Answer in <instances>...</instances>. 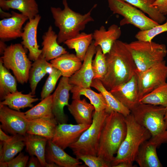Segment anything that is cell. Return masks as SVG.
Returning <instances> with one entry per match:
<instances>
[{"mask_svg": "<svg viewBox=\"0 0 167 167\" xmlns=\"http://www.w3.org/2000/svg\"><path fill=\"white\" fill-rule=\"evenodd\" d=\"M127 44L118 40L105 55L107 70L100 80L109 91L128 81L136 73V66Z\"/></svg>", "mask_w": 167, "mask_h": 167, "instance_id": "1", "label": "cell"}, {"mask_svg": "<svg viewBox=\"0 0 167 167\" xmlns=\"http://www.w3.org/2000/svg\"><path fill=\"white\" fill-rule=\"evenodd\" d=\"M126 132L125 117L117 112H109L101 131L97 156L111 164Z\"/></svg>", "mask_w": 167, "mask_h": 167, "instance_id": "2", "label": "cell"}, {"mask_svg": "<svg viewBox=\"0 0 167 167\" xmlns=\"http://www.w3.org/2000/svg\"><path fill=\"white\" fill-rule=\"evenodd\" d=\"M63 9L51 7L50 11L54 20V24L59 29L57 41L59 44L72 38L84 30L87 24L94 21L91 13L97 4H95L87 13L82 15L72 10L67 0H63Z\"/></svg>", "mask_w": 167, "mask_h": 167, "instance_id": "3", "label": "cell"}, {"mask_svg": "<svg viewBox=\"0 0 167 167\" xmlns=\"http://www.w3.org/2000/svg\"><path fill=\"white\" fill-rule=\"evenodd\" d=\"M125 120L126 136L111 163V167H115L122 162L133 164L141 145L152 136L150 132L136 121L131 113L125 117Z\"/></svg>", "mask_w": 167, "mask_h": 167, "instance_id": "4", "label": "cell"}, {"mask_svg": "<svg viewBox=\"0 0 167 167\" xmlns=\"http://www.w3.org/2000/svg\"><path fill=\"white\" fill-rule=\"evenodd\" d=\"M127 45L138 72L143 71L164 61L167 54L165 44L152 41L137 40L128 43Z\"/></svg>", "mask_w": 167, "mask_h": 167, "instance_id": "5", "label": "cell"}, {"mask_svg": "<svg viewBox=\"0 0 167 167\" xmlns=\"http://www.w3.org/2000/svg\"><path fill=\"white\" fill-rule=\"evenodd\" d=\"M109 113L106 109L99 112L94 110L90 126L81 134L77 141L69 147L76 156H97L101 131Z\"/></svg>", "mask_w": 167, "mask_h": 167, "instance_id": "6", "label": "cell"}, {"mask_svg": "<svg viewBox=\"0 0 167 167\" xmlns=\"http://www.w3.org/2000/svg\"><path fill=\"white\" fill-rule=\"evenodd\" d=\"M165 107L139 102L131 111L136 121L147 129L152 136L167 137Z\"/></svg>", "mask_w": 167, "mask_h": 167, "instance_id": "7", "label": "cell"}, {"mask_svg": "<svg viewBox=\"0 0 167 167\" xmlns=\"http://www.w3.org/2000/svg\"><path fill=\"white\" fill-rule=\"evenodd\" d=\"M26 49L21 44H11L7 47L0 57L5 67L12 71L17 80L22 84L28 81L32 65L26 55Z\"/></svg>", "mask_w": 167, "mask_h": 167, "instance_id": "8", "label": "cell"}, {"mask_svg": "<svg viewBox=\"0 0 167 167\" xmlns=\"http://www.w3.org/2000/svg\"><path fill=\"white\" fill-rule=\"evenodd\" d=\"M108 7L113 14L123 17L120 25L131 24L140 30H147L160 24L142 11L123 0H107Z\"/></svg>", "mask_w": 167, "mask_h": 167, "instance_id": "9", "label": "cell"}, {"mask_svg": "<svg viewBox=\"0 0 167 167\" xmlns=\"http://www.w3.org/2000/svg\"><path fill=\"white\" fill-rule=\"evenodd\" d=\"M139 101L160 85L166 82L167 66L164 61L145 71H136Z\"/></svg>", "mask_w": 167, "mask_h": 167, "instance_id": "10", "label": "cell"}, {"mask_svg": "<svg viewBox=\"0 0 167 167\" xmlns=\"http://www.w3.org/2000/svg\"><path fill=\"white\" fill-rule=\"evenodd\" d=\"M29 122L25 112L0 105V127L6 132L12 135L19 134L24 136Z\"/></svg>", "mask_w": 167, "mask_h": 167, "instance_id": "11", "label": "cell"}, {"mask_svg": "<svg viewBox=\"0 0 167 167\" xmlns=\"http://www.w3.org/2000/svg\"><path fill=\"white\" fill-rule=\"evenodd\" d=\"M167 142V137L152 136L140 146L135 161L140 167H161L162 165L157 156L156 149Z\"/></svg>", "mask_w": 167, "mask_h": 167, "instance_id": "12", "label": "cell"}, {"mask_svg": "<svg viewBox=\"0 0 167 167\" xmlns=\"http://www.w3.org/2000/svg\"><path fill=\"white\" fill-rule=\"evenodd\" d=\"M69 78L62 76L52 94V111L58 124L66 123L68 120L64 108L69 105V92L73 86L69 83Z\"/></svg>", "mask_w": 167, "mask_h": 167, "instance_id": "13", "label": "cell"}, {"mask_svg": "<svg viewBox=\"0 0 167 167\" xmlns=\"http://www.w3.org/2000/svg\"><path fill=\"white\" fill-rule=\"evenodd\" d=\"M91 125L66 123L58 124L51 139L55 144L63 150L75 143L81 134Z\"/></svg>", "mask_w": 167, "mask_h": 167, "instance_id": "14", "label": "cell"}, {"mask_svg": "<svg viewBox=\"0 0 167 167\" xmlns=\"http://www.w3.org/2000/svg\"><path fill=\"white\" fill-rule=\"evenodd\" d=\"M96 47L93 41L87 50L80 68L69 78V84L81 88L91 87L94 79L92 63L93 57L96 53Z\"/></svg>", "mask_w": 167, "mask_h": 167, "instance_id": "15", "label": "cell"}, {"mask_svg": "<svg viewBox=\"0 0 167 167\" xmlns=\"http://www.w3.org/2000/svg\"><path fill=\"white\" fill-rule=\"evenodd\" d=\"M109 91L131 111L139 103L136 73L128 81L116 86Z\"/></svg>", "mask_w": 167, "mask_h": 167, "instance_id": "16", "label": "cell"}, {"mask_svg": "<svg viewBox=\"0 0 167 167\" xmlns=\"http://www.w3.org/2000/svg\"><path fill=\"white\" fill-rule=\"evenodd\" d=\"M41 16L39 14L29 20L24 28L21 36V44L29 51V58L35 61L41 55L42 49L39 48L37 40V29Z\"/></svg>", "mask_w": 167, "mask_h": 167, "instance_id": "17", "label": "cell"}, {"mask_svg": "<svg viewBox=\"0 0 167 167\" xmlns=\"http://www.w3.org/2000/svg\"><path fill=\"white\" fill-rule=\"evenodd\" d=\"M11 17L0 21V38L4 41L21 37V29L27 17L22 13L12 11Z\"/></svg>", "mask_w": 167, "mask_h": 167, "instance_id": "18", "label": "cell"}, {"mask_svg": "<svg viewBox=\"0 0 167 167\" xmlns=\"http://www.w3.org/2000/svg\"><path fill=\"white\" fill-rule=\"evenodd\" d=\"M122 31L117 25L113 24L106 30L103 26L95 30L92 33L94 44L96 47L99 46L103 53H109L115 42L121 36Z\"/></svg>", "mask_w": 167, "mask_h": 167, "instance_id": "19", "label": "cell"}, {"mask_svg": "<svg viewBox=\"0 0 167 167\" xmlns=\"http://www.w3.org/2000/svg\"><path fill=\"white\" fill-rule=\"evenodd\" d=\"M47 162H53L59 167H79L82 163L66 152L64 150L54 144L51 140L47 142L45 154Z\"/></svg>", "mask_w": 167, "mask_h": 167, "instance_id": "20", "label": "cell"}, {"mask_svg": "<svg viewBox=\"0 0 167 167\" xmlns=\"http://www.w3.org/2000/svg\"><path fill=\"white\" fill-rule=\"evenodd\" d=\"M57 39L58 34L50 25L42 37L41 55L48 61L68 52L66 49L59 45Z\"/></svg>", "mask_w": 167, "mask_h": 167, "instance_id": "21", "label": "cell"}, {"mask_svg": "<svg viewBox=\"0 0 167 167\" xmlns=\"http://www.w3.org/2000/svg\"><path fill=\"white\" fill-rule=\"evenodd\" d=\"M68 109L77 124L91 125L92 121L94 106L85 99H73Z\"/></svg>", "mask_w": 167, "mask_h": 167, "instance_id": "22", "label": "cell"}, {"mask_svg": "<svg viewBox=\"0 0 167 167\" xmlns=\"http://www.w3.org/2000/svg\"><path fill=\"white\" fill-rule=\"evenodd\" d=\"M58 124L55 118L44 117L30 120L27 133L51 140Z\"/></svg>", "mask_w": 167, "mask_h": 167, "instance_id": "23", "label": "cell"}, {"mask_svg": "<svg viewBox=\"0 0 167 167\" xmlns=\"http://www.w3.org/2000/svg\"><path fill=\"white\" fill-rule=\"evenodd\" d=\"M82 62L76 54L67 52L50 60V63L61 72L62 76L69 78L80 69Z\"/></svg>", "mask_w": 167, "mask_h": 167, "instance_id": "24", "label": "cell"}, {"mask_svg": "<svg viewBox=\"0 0 167 167\" xmlns=\"http://www.w3.org/2000/svg\"><path fill=\"white\" fill-rule=\"evenodd\" d=\"M0 7L3 11L17 10L28 20L34 18L39 12L36 0H0Z\"/></svg>", "mask_w": 167, "mask_h": 167, "instance_id": "25", "label": "cell"}, {"mask_svg": "<svg viewBox=\"0 0 167 167\" xmlns=\"http://www.w3.org/2000/svg\"><path fill=\"white\" fill-rule=\"evenodd\" d=\"M24 136L27 151L30 156H36L42 167H45L47 163L45 154L48 139L43 136L27 133Z\"/></svg>", "mask_w": 167, "mask_h": 167, "instance_id": "26", "label": "cell"}, {"mask_svg": "<svg viewBox=\"0 0 167 167\" xmlns=\"http://www.w3.org/2000/svg\"><path fill=\"white\" fill-rule=\"evenodd\" d=\"M25 146L24 136L13 135L8 141L0 143V162L9 161L20 153Z\"/></svg>", "mask_w": 167, "mask_h": 167, "instance_id": "27", "label": "cell"}, {"mask_svg": "<svg viewBox=\"0 0 167 167\" xmlns=\"http://www.w3.org/2000/svg\"><path fill=\"white\" fill-rule=\"evenodd\" d=\"M53 67L41 55L32 64L29 76L31 92L35 95L38 83L47 74L52 71Z\"/></svg>", "mask_w": 167, "mask_h": 167, "instance_id": "28", "label": "cell"}, {"mask_svg": "<svg viewBox=\"0 0 167 167\" xmlns=\"http://www.w3.org/2000/svg\"><path fill=\"white\" fill-rule=\"evenodd\" d=\"M91 87L95 88L102 94L108 106V108L105 109L107 112H117L122 114L125 117L131 113V111L105 88L100 80L94 79Z\"/></svg>", "mask_w": 167, "mask_h": 167, "instance_id": "29", "label": "cell"}, {"mask_svg": "<svg viewBox=\"0 0 167 167\" xmlns=\"http://www.w3.org/2000/svg\"><path fill=\"white\" fill-rule=\"evenodd\" d=\"M30 92L24 94L22 92L18 91L7 95L0 105L7 106L10 108L18 111L27 107H33L32 103L39 100Z\"/></svg>", "mask_w": 167, "mask_h": 167, "instance_id": "30", "label": "cell"}, {"mask_svg": "<svg viewBox=\"0 0 167 167\" xmlns=\"http://www.w3.org/2000/svg\"><path fill=\"white\" fill-rule=\"evenodd\" d=\"M72 93V99L80 98V96L83 95L88 98L91 104L94 107L95 111L100 112L108 108L106 101L102 95L97 93L90 88H83L73 85L71 90Z\"/></svg>", "mask_w": 167, "mask_h": 167, "instance_id": "31", "label": "cell"}, {"mask_svg": "<svg viewBox=\"0 0 167 167\" xmlns=\"http://www.w3.org/2000/svg\"><path fill=\"white\" fill-rule=\"evenodd\" d=\"M93 39L92 33L82 32L64 43L69 49H75L76 56L83 61Z\"/></svg>", "mask_w": 167, "mask_h": 167, "instance_id": "32", "label": "cell"}, {"mask_svg": "<svg viewBox=\"0 0 167 167\" xmlns=\"http://www.w3.org/2000/svg\"><path fill=\"white\" fill-rule=\"evenodd\" d=\"M17 90L16 79L4 66L0 58V99L3 100L8 94Z\"/></svg>", "mask_w": 167, "mask_h": 167, "instance_id": "33", "label": "cell"}, {"mask_svg": "<svg viewBox=\"0 0 167 167\" xmlns=\"http://www.w3.org/2000/svg\"><path fill=\"white\" fill-rule=\"evenodd\" d=\"M52 106V95H50L25 112L26 117L29 121L44 117L54 118Z\"/></svg>", "mask_w": 167, "mask_h": 167, "instance_id": "34", "label": "cell"}, {"mask_svg": "<svg viewBox=\"0 0 167 167\" xmlns=\"http://www.w3.org/2000/svg\"><path fill=\"white\" fill-rule=\"evenodd\" d=\"M138 8L149 17L159 24L166 19L165 15L161 13L156 7L152 6L156 0H123Z\"/></svg>", "mask_w": 167, "mask_h": 167, "instance_id": "35", "label": "cell"}, {"mask_svg": "<svg viewBox=\"0 0 167 167\" xmlns=\"http://www.w3.org/2000/svg\"><path fill=\"white\" fill-rule=\"evenodd\" d=\"M139 102L156 105L167 106V83L157 87L141 98Z\"/></svg>", "mask_w": 167, "mask_h": 167, "instance_id": "36", "label": "cell"}, {"mask_svg": "<svg viewBox=\"0 0 167 167\" xmlns=\"http://www.w3.org/2000/svg\"><path fill=\"white\" fill-rule=\"evenodd\" d=\"M92 66L94 79L101 80L103 78L106 73L107 65L105 55L99 46L96 47L95 56L92 60Z\"/></svg>", "mask_w": 167, "mask_h": 167, "instance_id": "37", "label": "cell"}, {"mask_svg": "<svg viewBox=\"0 0 167 167\" xmlns=\"http://www.w3.org/2000/svg\"><path fill=\"white\" fill-rule=\"evenodd\" d=\"M167 32V19L165 22L147 30H140L135 35L139 41L151 42L157 35Z\"/></svg>", "mask_w": 167, "mask_h": 167, "instance_id": "38", "label": "cell"}, {"mask_svg": "<svg viewBox=\"0 0 167 167\" xmlns=\"http://www.w3.org/2000/svg\"><path fill=\"white\" fill-rule=\"evenodd\" d=\"M61 76V72L53 67L52 71L49 74L41 93V100L50 95L55 88L58 79Z\"/></svg>", "mask_w": 167, "mask_h": 167, "instance_id": "39", "label": "cell"}, {"mask_svg": "<svg viewBox=\"0 0 167 167\" xmlns=\"http://www.w3.org/2000/svg\"><path fill=\"white\" fill-rule=\"evenodd\" d=\"M76 156L77 158L83 161L86 165L89 167H111L110 163L98 156L80 155Z\"/></svg>", "mask_w": 167, "mask_h": 167, "instance_id": "40", "label": "cell"}, {"mask_svg": "<svg viewBox=\"0 0 167 167\" xmlns=\"http://www.w3.org/2000/svg\"><path fill=\"white\" fill-rule=\"evenodd\" d=\"M29 160V156L20 152L16 157L5 162H0V167H25Z\"/></svg>", "mask_w": 167, "mask_h": 167, "instance_id": "41", "label": "cell"}, {"mask_svg": "<svg viewBox=\"0 0 167 167\" xmlns=\"http://www.w3.org/2000/svg\"><path fill=\"white\" fill-rule=\"evenodd\" d=\"M152 6L157 8L164 15L167 14V0H156Z\"/></svg>", "mask_w": 167, "mask_h": 167, "instance_id": "42", "label": "cell"}, {"mask_svg": "<svg viewBox=\"0 0 167 167\" xmlns=\"http://www.w3.org/2000/svg\"><path fill=\"white\" fill-rule=\"evenodd\" d=\"M27 167H42V165L38 159L35 156H31L28 160Z\"/></svg>", "mask_w": 167, "mask_h": 167, "instance_id": "43", "label": "cell"}, {"mask_svg": "<svg viewBox=\"0 0 167 167\" xmlns=\"http://www.w3.org/2000/svg\"><path fill=\"white\" fill-rule=\"evenodd\" d=\"M12 135L9 136L6 134L3 130L0 128V140L3 142L9 140L12 137Z\"/></svg>", "mask_w": 167, "mask_h": 167, "instance_id": "44", "label": "cell"}, {"mask_svg": "<svg viewBox=\"0 0 167 167\" xmlns=\"http://www.w3.org/2000/svg\"><path fill=\"white\" fill-rule=\"evenodd\" d=\"M134 167L133 164L126 162H121L117 165L115 167Z\"/></svg>", "mask_w": 167, "mask_h": 167, "instance_id": "45", "label": "cell"}, {"mask_svg": "<svg viewBox=\"0 0 167 167\" xmlns=\"http://www.w3.org/2000/svg\"><path fill=\"white\" fill-rule=\"evenodd\" d=\"M7 46L4 41L0 40V54L3 55V53Z\"/></svg>", "mask_w": 167, "mask_h": 167, "instance_id": "46", "label": "cell"}, {"mask_svg": "<svg viewBox=\"0 0 167 167\" xmlns=\"http://www.w3.org/2000/svg\"><path fill=\"white\" fill-rule=\"evenodd\" d=\"M0 16L1 18H4L6 17L7 18L11 17L12 15L11 13H10L7 12H5L3 11L1 8L0 9ZM3 18V19H4Z\"/></svg>", "mask_w": 167, "mask_h": 167, "instance_id": "47", "label": "cell"}, {"mask_svg": "<svg viewBox=\"0 0 167 167\" xmlns=\"http://www.w3.org/2000/svg\"><path fill=\"white\" fill-rule=\"evenodd\" d=\"M45 167H58L57 164L53 162H47Z\"/></svg>", "mask_w": 167, "mask_h": 167, "instance_id": "48", "label": "cell"}, {"mask_svg": "<svg viewBox=\"0 0 167 167\" xmlns=\"http://www.w3.org/2000/svg\"><path fill=\"white\" fill-rule=\"evenodd\" d=\"M164 119L166 123H167V106L165 107Z\"/></svg>", "mask_w": 167, "mask_h": 167, "instance_id": "49", "label": "cell"}]
</instances>
